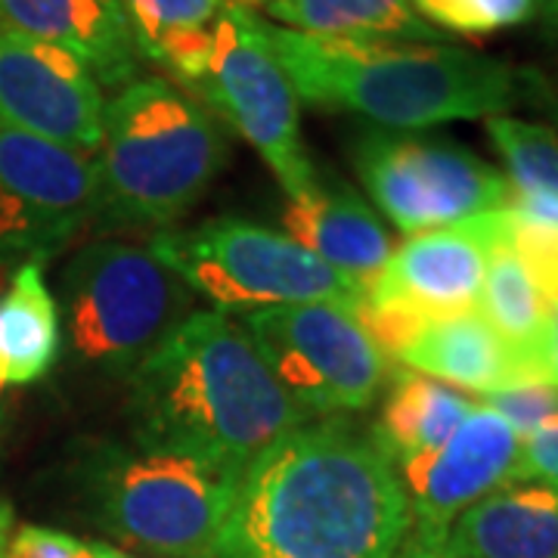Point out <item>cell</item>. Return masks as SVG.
I'll return each instance as SVG.
<instances>
[{"mask_svg":"<svg viewBox=\"0 0 558 558\" xmlns=\"http://www.w3.org/2000/svg\"><path fill=\"white\" fill-rule=\"evenodd\" d=\"M413 527L398 469L344 418H307L242 472L202 558H395Z\"/></svg>","mask_w":558,"mask_h":558,"instance_id":"cell-1","label":"cell"},{"mask_svg":"<svg viewBox=\"0 0 558 558\" xmlns=\"http://www.w3.org/2000/svg\"><path fill=\"white\" fill-rule=\"evenodd\" d=\"M307 418L245 329L220 311H193L128 376L134 444L193 459L230 481Z\"/></svg>","mask_w":558,"mask_h":558,"instance_id":"cell-2","label":"cell"},{"mask_svg":"<svg viewBox=\"0 0 558 558\" xmlns=\"http://www.w3.org/2000/svg\"><path fill=\"white\" fill-rule=\"evenodd\" d=\"M260 22L301 102L351 112L373 128L428 131L487 121L537 97L534 72L453 44L319 38Z\"/></svg>","mask_w":558,"mask_h":558,"instance_id":"cell-3","label":"cell"},{"mask_svg":"<svg viewBox=\"0 0 558 558\" xmlns=\"http://www.w3.org/2000/svg\"><path fill=\"white\" fill-rule=\"evenodd\" d=\"M102 230H168L230 159L227 131L174 81L140 75L106 100L97 149Z\"/></svg>","mask_w":558,"mask_h":558,"instance_id":"cell-4","label":"cell"},{"mask_svg":"<svg viewBox=\"0 0 558 558\" xmlns=\"http://www.w3.org/2000/svg\"><path fill=\"white\" fill-rule=\"evenodd\" d=\"M84 515L149 558H202L215 543L236 481L140 444L100 440L72 469Z\"/></svg>","mask_w":558,"mask_h":558,"instance_id":"cell-5","label":"cell"},{"mask_svg":"<svg viewBox=\"0 0 558 558\" xmlns=\"http://www.w3.org/2000/svg\"><path fill=\"white\" fill-rule=\"evenodd\" d=\"M193 301L196 292L134 242H87L62 270L72 354L106 379H128L196 311Z\"/></svg>","mask_w":558,"mask_h":558,"instance_id":"cell-6","label":"cell"},{"mask_svg":"<svg viewBox=\"0 0 558 558\" xmlns=\"http://www.w3.org/2000/svg\"><path fill=\"white\" fill-rule=\"evenodd\" d=\"M146 248L220 314L311 301L341 304L357 314L366 299L357 282L336 274L289 233L236 215L208 218L183 230L168 227L153 233Z\"/></svg>","mask_w":558,"mask_h":558,"instance_id":"cell-7","label":"cell"},{"mask_svg":"<svg viewBox=\"0 0 558 558\" xmlns=\"http://www.w3.org/2000/svg\"><path fill=\"white\" fill-rule=\"evenodd\" d=\"M255 146L289 199L304 193L317 165L301 143V100L255 10L227 3L215 22L202 72L186 90Z\"/></svg>","mask_w":558,"mask_h":558,"instance_id":"cell-8","label":"cell"},{"mask_svg":"<svg viewBox=\"0 0 558 558\" xmlns=\"http://www.w3.org/2000/svg\"><path fill=\"white\" fill-rule=\"evenodd\" d=\"M351 161L366 196L407 236L512 208V183L497 165L440 134L366 128Z\"/></svg>","mask_w":558,"mask_h":558,"instance_id":"cell-9","label":"cell"},{"mask_svg":"<svg viewBox=\"0 0 558 558\" xmlns=\"http://www.w3.org/2000/svg\"><path fill=\"white\" fill-rule=\"evenodd\" d=\"M260 360L307 416L366 410L385 381V354L351 307L311 301L240 314Z\"/></svg>","mask_w":558,"mask_h":558,"instance_id":"cell-10","label":"cell"},{"mask_svg":"<svg viewBox=\"0 0 558 558\" xmlns=\"http://www.w3.org/2000/svg\"><path fill=\"white\" fill-rule=\"evenodd\" d=\"M97 159L0 124V264L47 260L97 220Z\"/></svg>","mask_w":558,"mask_h":558,"instance_id":"cell-11","label":"cell"},{"mask_svg":"<svg viewBox=\"0 0 558 558\" xmlns=\"http://www.w3.org/2000/svg\"><path fill=\"white\" fill-rule=\"evenodd\" d=\"M102 112L106 94L84 62L0 28V124L97 156Z\"/></svg>","mask_w":558,"mask_h":558,"instance_id":"cell-12","label":"cell"},{"mask_svg":"<svg viewBox=\"0 0 558 558\" xmlns=\"http://www.w3.org/2000/svg\"><path fill=\"white\" fill-rule=\"evenodd\" d=\"M506 215L509 208L403 240L366 286L363 301L418 319L475 311L490 255L506 233Z\"/></svg>","mask_w":558,"mask_h":558,"instance_id":"cell-13","label":"cell"},{"mask_svg":"<svg viewBox=\"0 0 558 558\" xmlns=\"http://www.w3.org/2000/svg\"><path fill=\"white\" fill-rule=\"evenodd\" d=\"M519 450V432L478 400L438 450L398 469L413 519L410 531L444 534L465 509L512 484Z\"/></svg>","mask_w":558,"mask_h":558,"instance_id":"cell-14","label":"cell"},{"mask_svg":"<svg viewBox=\"0 0 558 558\" xmlns=\"http://www.w3.org/2000/svg\"><path fill=\"white\" fill-rule=\"evenodd\" d=\"M0 28L72 53L109 90L143 75L121 0H0Z\"/></svg>","mask_w":558,"mask_h":558,"instance_id":"cell-15","label":"cell"},{"mask_svg":"<svg viewBox=\"0 0 558 558\" xmlns=\"http://www.w3.org/2000/svg\"><path fill=\"white\" fill-rule=\"evenodd\" d=\"M282 223L292 240L363 292L395 252L379 211L344 180L319 168L314 183L289 199Z\"/></svg>","mask_w":558,"mask_h":558,"instance_id":"cell-16","label":"cell"},{"mask_svg":"<svg viewBox=\"0 0 558 558\" xmlns=\"http://www.w3.org/2000/svg\"><path fill=\"white\" fill-rule=\"evenodd\" d=\"M398 360L413 373L444 385H459L484 398L502 388L537 381L524 360L499 339L478 311L422 323Z\"/></svg>","mask_w":558,"mask_h":558,"instance_id":"cell-17","label":"cell"},{"mask_svg":"<svg viewBox=\"0 0 558 558\" xmlns=\"http://www.w3.org/2000/svg\"><path fill=\"white\" fill-rule=\"evenodd\" d=\"M444 537L469 558H558V490L512 481L465 509Z\"/></svg>","mask_w":558,"mask_h":558,"instance_id":"cell-18","label":"cell"},{"mask_svg":"<svg viewBox=\"0 0 558 558\" xmlns=\"http://www.w3.org/2000/svg\"><path fill=\"white\" fill-rule=\"evenodd\" d=\"M62 317L44 260H22L0 292V388L40 381L60 357Z\"/></svg>","mask_w":558,"mask_h":558,"instance_id":"cell-19","label":"cell"},{"mask_svg":"<svg viewBox=\"0 0 558 558\" xmlns=\"http://www.w3.org/2000/svg\"><path fill=\"white\" fill-rule=\"evenodd\" d=\"M472 407L475 400L457 388L407 369L395 376L391 395L381 403L376 428L369 435L388 462L400 469L403 462L438 450L472 413Z\"/></svg>","mask_w":558,"mask_h":558,"instance_id":"cell-20","label":"cell"},{"mask_svg":"<svg viewBox=\"0 0 558 558\" xmlns=\"http://www.w3.org/2000/svg\"><path fill=\"white\" fill-rule=\"evenodd\" d=\"M233 0H121L143 62L159 65L178 87L202 72L215 22Z\"/></svg>","mask_w":558,"mask_h":558,"instance_id":"cell-21","label":"cell"},{"mask_svg":"<svg viewBox=\"0 0 558 558\" xmlns=\"http://www.w3.org/2000/svg\"><path fill=\"white\" fill-rule=\"evenodd\" d=\"M267 22L319 38L422 40L438 44L444 35L416 16L410 0H267Z\"/></svg>","mask_w":558,"mask_h":558,"instance_id":"cell-22","label":"cell"},{"mask_svg":"<svg viewBox=\"0 0 558 558\" xmlns=\"http://www.w3.org/2000/svg\"><path fill=\"white\" fill-rule=\"evenodd\" d=\"M509 220V215H506ZM481 317L487 319V326L506 341L524 366L534 373V379L546 381L543 376V341H546V326H549V301L543 299L537 282L524 270L519 255L509 248L506 233L490 255L484 286L478 295Z\"/></svg>","mask_w":558,"mask_h":558,"instance_id":"cell-23","label":"cell"},{"mask_svg":"<svg viewBox=\"0 0 558 558\" xmlns=\"http://www.w3.org/2000/svg\"><path fill=\"white\" fill-rule=\"evenodd\" d=\"M487 137L512 183V211L558 227V134L515 116L487 119Z\"/></svg>","mask_w":558,"mask_h":558,"instance_id":"cell-24","label":"cell"},{"mask_svg":"<svg viewBox=\"0 0 558 558\" xmlns=\"http://www.w3.org/2000/svg\"><path fill=\"white\" fill-rule=\"evenodd\" d=\"M410 7L440 35L487 38L534 20L543 0H410Z\"/></svg>","mask_w":558,"mask_h":558,"instance_id":"cell-25","label":"cell"},{"mask_svg":"<svg viewBox=\"0 0 558 558\" xmlns=\"http://www.w3.org/2000/svg\"><path fill=\"white\" fill-rule=\"evenodd\" d=\"M506 242L519 255L524 270L537 282L543 299L549 307L558 304V227L539 223V220L521 218L519 211L509 208L506 220Z\"/></svg>","mask_w":558,"mask_h":558,"instance_id":"cell-26","label":"cell"},{"mask_svg":"<svg viewBox=\"0 0 558 558\" xmlns=\"http://www.w3.org/2000/svg\"><path fill=\"white\" fill-rule=\"evenodd\" d=\"M481 403L497 410L499 416L519 432V438H524L546 418L558 416V385H549V381L515 385V388H502V391L487 395Z\"/></svg>","mask_w":558,"mask_h":558,"instance_id":"cell-27","label":"cell"},{"mask_svg":"<svg viewBox=\"0 0 558 558\" xmlns=\"http://www.w3.org/2000/svg\"><path fill=\"white\" fill-rule=\"evenodd\" d=\"M100 539H84L44 524H22L13 531L7 558H100Z\"/></svg>","mask_w":558,"mask_h":558,"instance_id":"cell-28","label":"cell"},{"mask_svg":"<svg viewBox=\"0 0 558 558\" xmlns=\"http://www.w3.org/2000/svg\"><path fill=\"white\" fill-rule=\"evenodd\" d=\"M515 481H539L558 490V416L546 418L521 438Z\"/></svg>","mask_w":558,"mask_h":558,"instance_id":"cell-29","label":"cell"},{"mask_svg":"<svg viewBox=\"0 0 558 558\" xmlns=\"http://www.w3.org/2000/svg\"><path fill=\"white\" fill-rule=\"evenodd\" d=\"M395 558H469L459 549H453L444 534H422V531H410L407 539L400 543L398 556Z\"/></svg>","mask_w":558,"mask_h":558,"instance_id":"cell-30","label":"cell"},{"mask_svg":"<svg viewBox=\"0 0 558 558\" xmlns=\"http://www.w3.org/2000/svg\"><path fill=\"white\" fill-rule=\"evenodd\" d=\"M543 376L549 385H558V304L549 311V326L543 341Z\"/></svg>","mask_w":558,"mask_h":558,"instance_id":"cell-31","label":"cell"},{"mask_svg":"<svg viewBox=\"0 0 558 558\" xmlns=\"http://www.w3.org/2000/svg\"><path fill=\"white\" fill-rule=\"evenodd\" d=\"M10 537H13V506L0 497V558H7Z\"/></svg>","mask_w":558,"mask_h":558,"instance_id":"cell-32","label":"cell"},{"mask_svg":"<svg viewBox=\"0 0 558 558\" xmlns=\"http://www.w3.org/2000/svg\"><path fill=\"white\" fill-rule=\"evenodd\" d=\"M534 100H539V106L549 112V119H553V131L558 134V87L553 90V87H546L543 81H539V87H537V97Z\"/></svg>","mask_w":558,"mask_h":558,"instance_id":"cell-33","label":"cell"},{"mask_svg":"<svg viewBox=\"0 0 558 558\" xmlns=\"http://www.w3.org/2000/svg\"><path fill=\"white\" fill-rule=\"evenodd\" d=\"M539 13H543V32L558 40V0H543Z\"/></svg>","mask_w":558,"mask_h":558,"instance_id":"cell-34","label":"cell"},{"mask_svg":"<svg viewBox=\"0 0 558 558\" xmlns=\"http://www.w3.org/2000/svg\"><path fill=\"white\" fill-rule=\"evenodd\" d=\"M7 274H13V270H10V267H3V264H0V292H3V286H7ZM7 391H3V388H0V440H3V428H7Z\"/></svg>","mask_w":558,"mask_h":558,"instance_id":"cell-35","label":"cell"},{"mask_svg":"<svg viewBox=\"0 0 558 558\" xmlns=\"http://www.w3.org/2000/svg\"><path fill=\"white\" fill-rule=\"evenodd\" d=\"M100 558H140V556H128V553H121V549H116V546H109V543H102Z\"/></svg>","mask_w":558,"mask_h":558,"instance_id":"cell-36","label":"cell"},{"mask_svg":"<svg viewBox=\"0 0 558 558\" xmlns=\"http://www.w3.org/2000/svg\"><path fill=\"white\" fill-rule=\"evenodd\" d=\"M233 3H240V7H245V10H255V7H264L267 0H233Z\"/></svg>","mask_w":558,"mask_h":558,"instance_id":"cell-37","label":"cell"}]
</instances>
